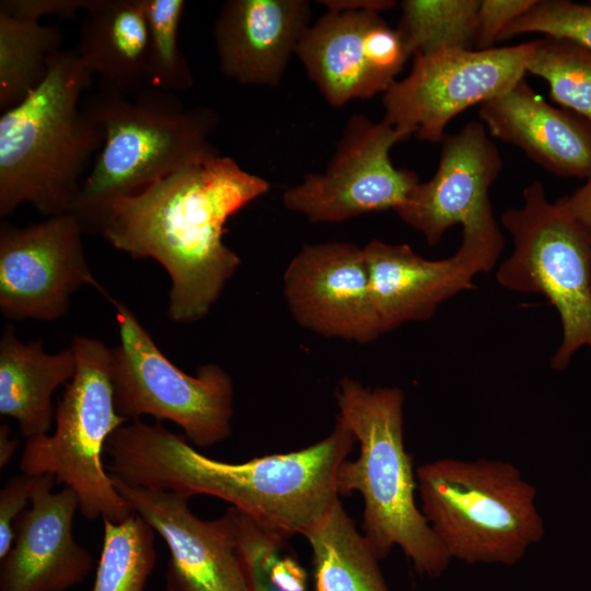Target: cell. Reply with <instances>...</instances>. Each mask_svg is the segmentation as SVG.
Returning a JSON list of instances; mask_svg holds the SVG:
<instances>
[{"label": "cell", "mask_w": 591, "mask_h": 591, "mask_svg": "<svg viewBox=\"0 0 591 591\" xmlns=\"http://www.w3.org/2000/svg\"><path fill=\"white\" fill-rule=\"evenodd\" d=\"M488 132L561 176L591 175V121L542 100L522 79L480 105Z\"/></svg>", "instance_id": "ffe728a7"}, {"label": "cell", "mask_w": 591, "mask_h": 591, "mask_svg": "<svg viewBox=\"0 0 591 591\" xmlns=\"http://www.w3.org/2000/svg\"><path fill=\"white\" fill-rule=\"evenodd\" d=\"M502 166L500 153L482 121L466 123L442 140L434 175L418 183L395 212L419 231L429 245L453 225L463 237H503L494 218L489 188Z\"/></svg>", "instance_id": "5bb4252c"}, {"label": "cell", "mask_w": 591, "mask_h": 591, "mask_svg": "<svg viewBox=\"0 0 591 591\" xmlns=\"http://www.w3.org/2000/svg\"><path fill=\"white\" fill-rule=\"evenodd\" d=\"M104 141L71 208L83 233L94 234L106 209L178 169L218 152L209 141L217 114L186 109L171 92L148 88L132 95L102 84L82 102Z\"/></svg>", "instance_id": "5b68a950"}, {"label": "cell", "mask_w": 591, "mask_h": 591, "mask_svg": "<svg viewBox=\"0 0 591 591\" xmlns=\"http://www.w3.org/2000/svg\"><path fill=\"white\" fill-rule=\"evenodd\" d=\"M90 0H2L0 11L26 20L39 21L45 16L73 18L84 11Z\"/></svg>", "instance_id": "d6a6232c"}, {"label": "cell", "mask_w": 591, "mask_h": 591, "mask_svg": "<svg viewBox=\"0 0 591 591\" xmlns=\"http://www.w3.org/2000/svg\"><path fill=\"white\" fill-rule=\"evenodd\" d=\"M537 40L414 56L409 73L383 93V120L405 139L415 136L442 141L445 127L457 114L501 95L524 79Z\"/></svg>", "instance_id": "30bf717a"}, {"label": "cell", "mask_w": 591, "mask_h": 591, "mask_svg": "<svg viewBox=\"0 0 591 591\" xmlns=\"http://www.w3.org/2000/svg\"><path fill=\"white\" fill-rule=\"evenodd\" d=\"M542 33L573 40L591 50V4L569 0H536L500 35V39L520 34Z\"/></svg>", "instance_id": "f546056e"}, {"label": "cell", "mask_w": 591, "mask_h": 591, "mask_svg": "<svg viewBox=\"0 0 591 591\" xmlns=\"http://www.w3.org/2000/svg\"><path fill=\"white\" fill-rule=\"evenodd\" d=\"M142 0H90L74 49L103 84L132 95L150 86Z\"/></svg>", "instance_id": "44dd1931"}, {"label": "cell", "mask_w": 591, "mask_h": 591, "mask_svg": "<svg viewBox=\"0 0 591 591\" xmlns=\"http://www.w3.org/2000/svg\"><path fill=\"white\" fill-rule=\"evenodd\" d=\"M269 187L216 152L115 200L94 234L132 258L160 263L171 279L169 317L194 323L209 313L241 264L224 243L225 224Z\"/></svg>", "instance_id": "7a4b0ae2"}, {"label": "cell", "mask_w": 591, "mask_h": 591, "mask_svg": "<svg viewBox=\"0 0 591 591\" xmlns=\"http://www.w3.org/2000/svg\"><path fill=\"white\" fill-rule=\"evenodd\" d=\"M112 478L132 511L169 547L166 591H248L239 556L233 507L218 519L202 520L190 511L184 496Z\"/></svg>", "instance_id": "e0dca14e"}, {"label": "cell", "mask_w": 591, "mask_h": 591, "mask_svg": "<svg viewBox=\"0 0 591 591\" xmlns=\"http://www.w3.org/2000/svg\"><path fill=\"white\" fill-rule=\"evenodd\" d=\"M306 0H229L213 40L222 74L241 84L276 86L311 25Z\"/></svg>", "instance_id": "d6986e66"}, {"label": "cell", "mask_w": 591, "mask_h": 591, "mask_svg": "<svg viewBox=\"0 0 591 591\" xmlns=\"http://www.w3.org/2000/svg\"><path fill=\"white\" fill-rule=\"evenodd\" d=\"M76 370L71 346L46 354L42 341H20L8 324L0 340V414L14 418L26 439L47 434L56 412L51 396Z\"/></svg>", "instance_id": "7402d4cb"}, {"label": "cell", "mask_w": 591, "mask_h": 591, "mask_svg": "<svg viewBox=\"0 0 591 591\" xmlns=\"http://www.w3.org/2000/svg\"><path fill=\"white\" fill-rule=\"evenodd\" d=\"M31 508L15 520V538L0 565V591H67L94 565L73 537L77 494L65 486L53 493L50 474L32 476Z\"/></svg>", "instance_id": "ac0fdd59"}, {"label": "cell", "mask_w": 591, "mask_h": 591, "mask_svg": "<svg viewBox=\"0 0 591 591\" xmlns=\"http://www.w3.org/2000/svg\"><path fill=\"white\" fill-rule=\"evenodd\" d=\"M416 483L420 510L451 559L511 566L545 534L536 489L509 462L439 459L417 468Z\"/></svg>", "instance_id": "8992f818"}, {"label": "cell", "mask_w": 591, "mask_h": 591, "mask_svg": "<svg viewBox=\"0 0 591 591\" xmlns=\"http://www.w3.org/2000/svg\"><path fill=\"white\" fill-rule=\"evenodd\" d=\"M31 475L21 473L12 476L0 491V560L11 549L14 538V523L31 500Z\"/></svg>", "instance_id": "1f68e13d"}, {"label": "cell", "mask_w": 591, "mask_h": 591, "mask_svg": "<svg viewBox=\"0 0 591 591\" xmlns=\"http://www.w3.org/2000/svg\"><path fill=\"white\" fill-rule=\"evenodd\" d=\"M327 10H373L384 11L393 8L395 1L391 0H327L320 1Z\"/></svg>", "instance_id": "e575fe53"}, {"label": "cell", "mask_w": 591, "mask_h": 591, "mask_svg": "<svg viewBox=\"0 0 591 591\" xmlns=\"http://www.w3.org/2000/svg\"><path fill=\"white\" fill-rule=\"evenodd\" d=\"M148 25V72L150 86L165 92L189 89L193 73L178 46L183 0H142Z\"/></svg>", "instance_id": "f1b7e54d"}, {"label": "cell", "mask_w": 591, "mask_h": 591, "mask_svg": "<svg viewBox=\"0 0 591 591\" xmlns=\"http://www.w3.org/2000/svg\"><path fill=\"white\" fill-rule=\"evenodd\" d=\"M83 230L71 213L26 227L0 224V310L13 321L51 322L69 311L70 298L83 285L107 291L86 262Z\"/></svg>", "instance_id": "7c38bea8"}, {"label": "cell", "mask_w": 591, "mask_h": 591, "mask_svg": "<svg viewBox=\"0 0 591 591\" xmlns=\"http://www.w3.org/2000/svg\"><path fill=\"white\" fill-rule=\"evenodd\" d=\"M92 76L74 49H61L45 80L1 114L0 218L22 204L45 218L71 211L104 141L81 102Z\"/></svg>", "instance_id": "3957f363"}, {"label": "cell", "mask_w": 591, "mask_h": 591, "mask_svg": "<svg viewBox=\"0 0 591 591\" xmlns=\"http://www.w3.org/2000/svg\"><path fill=\"white\" fill-rule=\"evenodd\" d=\"M103 522V546L91 591H144L157 561L154 530L135 512L120 523Z\"/></svg>", "instance_id": "484cf974"}, {"label": "cell", "mask_w": 591, "mask_h": 591, "mask_svg": "<svg viewBox=\"0 0 591 591\" xmlns=\"http://www.w3.org/2000/svg\"><path fill=\"white\" fill-rule=\"evenodd\" d=\"M235 518L248 591H314L308 571L287 544L288 537L265 529L237 509Z\"/></svg>", "instance_id": "4316f807"}, {"label": "cell", "mask_w": 591, "mask_h": 591, "mask_svg": "<svg viewBox=\"0 0 591 591\" xmlns=\"http://www.w3.org/2000/svg\"><path fill=\"white\" fill-rule=\"evenodd\" d=\"M338 419L321 441L242 463L210 459L161 421L135 420L108 438L109 474L136 487L230 502L267 530L305 535L339 498L337 472L355 443Z\"/></svg>", "instance_id": "6da1fadb"}, {"label": "cell", "mask_w": 591, "mask_h": 591, "mask_svg": "<svg viewBox=\"0 0 591 591\" xmlns=\"http://www.w3.org/2000/svg\"><path fill=\"white\" fill-rule=\"evenodd\" d=\"M59 27L0 11V111L21 103L46 78L50 57L61 50Z\"/></svg>", "instance_id": "cb8c5ba5"}, {"label": "cell", "mask_w": 591, "mask_h": 591, "mask_svg": "<svg viewBox=\"0 0 591 591\" xmlns=\"http://www.w3.org/2000/svg\"><path fill=\"white\" fill-rule=\"evenodd\" d=\"M304 537L312 552L314 591H390L379 558L339 498Z\"/></svg>", "instance_id": "603a6c76"}, {"label": "cell", "mask_w": 591, "mask_h": 591, "mask_svg": "<svg viewBox=\"0 0 591 591\" xmlns=\"http://www.w3.org/2000/svg\"><path fill=\"white\" fill-rule=\"evenodd\" d=\"M536 0H480L477 15L476 49H489L503 31Z\"/></svg>", "instance_id": "4dcf8cb0"}, {"label": "cell", "mask_w": 591, "mask_h": 591, "mask_svg": "<svg viewBox=\"0 0 591 591\" xmlns=\"http://www.w3.org/2000/svg\"><path fill=\"white\" fill-rule=\"evenodd\" d=\"M559 200L591 236V175L583 186Z\"/></svg>", "instance_id": "836d02e7"}, {"label": "cell", "mask_w": 591, "mask_h": 591, "mask_svg": "<svg viewBox=\"0 0 591 591\" xmlns=\"http://www.w3.org/2000/svg\"><path fill=\"white\" fill-rule=\"evenodd\" d=\"M528 72L543 78L552 100L591 121V50L560 37L537 40Z\"/></svg>", "instance_id": "83f0119b"}, {"label": "cell", "mask_w": 591, "mask_h": 591, "mask_svg": "<svg viewBox=\"0 0 591 591\" xmlns=\"http://www.w3.org/2000/svg\"><path fill=\"white\" fill-rule=\"evenodd\" d=\"M337 418L359 443L336 477L339 496L363 499L362 531L379 560L399 547L416 572L439 577L451 557L415 501L416 477L404 445V392L368 387L343 378L335 390Z\"/></svg>", "instance_id": "277c9868"}, {"label": "cell", "mask_w": 591, "mask_h": 591, "mask_svg": "<svg viewBox=\"0 0 591 591\" xmlns=\"http://www.w3.org/2000/svg\"><path fill=\"white\" fill-rule=\"evenodd\" d=\"M282 294L293 320L317 335L360 345L383 335L363 247L352 242L303 245L285 269Z\"/></svg>", "instance_id": "9a60e30c"}, {"label": "cell", "mask_w": 591, "mask_h": 591, "mask_svg": "<svg viewBox=\"0 0 591 591\" xmlns=\"http://www.w3.org/2000/svg\"><path fill=\"white\" fill-rule=\"evenodd\" d=\"M18 448V439L10 438V428L7 424L0 427V468L3 470Z\"/></svg>", "instance_id": "d590c367"}, {"label": "cell", "mask_w": 591, "mask_h": 591, "mask_svg": "<svg viewBox=\"0 0 591 591\" xmlns=\"http://www.w3.org/2000/svg\"><path fill=\"white\" fill-rule=\"evenodd\" d=\"M71 348L77 370L56 408L55 431L26 439L20 471L50 474L57 484L70 487L86 519L120 523L134 511L102 459L108 438L127 421L115 409L111 348L86 336H74Z\"/></svg>", "instance_id": "52a82bcc"}, {"label": "cell", "mask_w": 591, "mask_h": 591, "mask_svg": "<svg viewBox=\"0 0 591 591\" xmlns=\"http://www.w3.org/2000/svg\"><path fill=\"white\" fill-rule=\"evenodd\" d=\"M502 248L503 240L462 237L454 255L431 260L407 244L371 240L363 252L382 334L427 321L443 301L475 288V276L491 270Z\"/></svg>", "instance_id": "2e32d148"}, {"label": "cell", "mask_w": 591, "mask_h": 591, "mask_svg": "<svg viewBox=\"0 0 591 591\" xmlns=\"http://www.w3.org/2000/svg\"><path fill=\"white\" fill-rule=\"evenodd\" d=\"M119 343L111 348L115 409L126 420L143 415L179 426L197 447H211L231 433L234 389L218 364H202L196 375L178 369L159 349L136 315L112 296Z\"/></svg>", "instance_id": "9c48e42d"}, {"label": "cell", "mask_w": 591, "mask_h": 591, "mask_svg": "<svg viewBox=\"0 0 591 591\" xmlns=\"http://www.w3.org/2000/svg\"><path fill=\"white\" fill-rule=\"evenodd\" d=\"M404 139L384 120L351 116L326 169L287 188L281 197L283 206L313 223L396 211L419 183L417 173L395 167L390 159L392 147Z\"/></svg>", "instance_id": "8fae6325"}, {"label": "cell", "mask_w": 591, "mask_h": 591, "mask_svg": "<svg viewBox=\"0 0 591 591\" xmlns=\"http://www.w3.org/2000/svg\"><path fill=\"white\" fill-rule=\"evenodd\" d=\"M296 56L334 107L384 93L409 58L398 31L373 10H327L308 27Z\"/></svg>", "instance_id": "4fadbf2b"}, {"label": "cell", "mask_w": 591, "mask_h": 591, "mask_svg": "<svg viewBox=\"0 0 591 591\" xmlns=\"http://www.w3.org/2000/svg\"><path fill=\"white\" fill-rule=\"evenodd\" d=\"M479 0H405L396 28L409 57L472 49Z\"/></svg>", "instance_id": "d4e9b609"}, {"label": "cell", "mask_w": 591, "mask_h": 591, "mask_svg": "<svg viewBox=\"0 0 591 591\" xmlns=\"http://www.w3.org/2000/svg\"><path fill=\"white\" fill-rule=\"evenodd\" d=\"M523 202L501 216L513 250L496 274L505 288L541 294L560 318L561 341L551 367L564 370L582 347L591 350V236L558 199L549 202L540 181Z\"/></svg>", "instance_id": "ba28073f"}]
</instances>
